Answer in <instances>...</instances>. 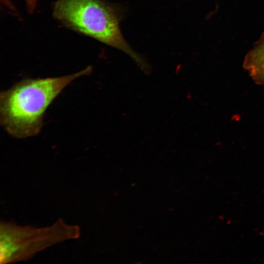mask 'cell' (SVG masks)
Listing matches in <instances>:
<instances>
[{"instance_id":"cell-1","label":"cell","mask_w":264,"mask_h":264,"mask_svg":"<svg viewBox=\"0 0 264 264\" xmlns=\"http://www.w3.org/2000/svg\"><path fill=\"white\" fill-rule=\"evenodd\" d=\"M88 66L71 74L23 79L0 92V122L9 134L17 138L36 135L43 126L44 113L62 90L77 78L89 75Z\"/></svg>"},{"instance_id":"cell-2","label":"cell","mask_w":264,"mask_h":264,"mask_svg":"<svg viewBox=\"0 0 264 264\" xmlns=\"http://www.w3.org/2000/svg\"><path fill=\"white\" fill-rule=\"evenodd\" d=\"M53 15L67 28L124 52L145 74L150 72L149 65L124 39L117 6L103 0H56Z\"/></svg>"},{"instance_id":"cell-3","label":"cell","mask_w":264,"mask_h":264,"mask_svg":"<svg viewBox=\"0 0 264 264\" xmlns=\"http://www.w3.org/2000/svg\"><path fill=\"white\" fill-rule=\"evenodd\" d=\"M79 226L67 223L60 219L44 227L21 226L1 221L0 223V263L28 261L47 248L80 237Z\"/></svg>"},{"instance_id":"cell-4","label":"cell","mask_w":264,"mask_h":264,"mask_svg":"<svg viewBox=\"0 0 264 264\" xmlns=\"http://www.w3.org/2000/svg\"><path fill=\"white\" fill-rule=\"evenodd\" d=\"M244 66L254 80L264 84V38L246 57Z\"/></svg>"},{"instance_id":"cell-5","label":"cell","mask_w":264,"mask_h":264,"mask_svg":"<svg viewBox=\"0 0 264 264\" xmlns=\"http://www.w3.org/2000/svg\"><path fill=\"white\" fill-rule=\"evenodd\" d=\"M27 11L29 13H32L36 9L37 6V0H24ZM1 2L5 6H6L10 10L14 11L15 10V7L12 4L11 0H0Z\"/></svg>"}]
</instances>
